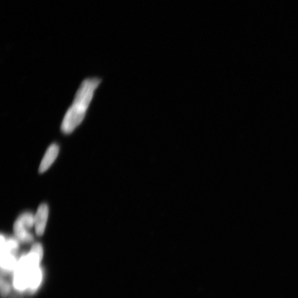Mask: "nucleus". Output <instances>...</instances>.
Returning a JSON list of instances; mask_svg holds the SVG:
<instances>
[{
	"mask_svg": "<svg viewBox=\"0 0 298 298\" xmlns=\"http://www.w3.org/2000/svg\"><path fill=\"white\" fill-rule=\"evenodd\" d=\"M49 217V207L47 204H42L34 215V228L36 234L41 236L46 230Z\"/></svg>",
	"mask_w": 298,
	"mask_h": 298,
	"instance_id": "20e7f679",
	"label": "nucleus"
},
{
	"mask_svg": "<svg viewBox=\"0 0 298 298\" xmlns=\"http://www.w3.org/2000/svg\"><path fill=\"white\" fill-rule=\"evenodd\" d=\"M15 254L16 252L1 247V267L4 273L14 271L16 268L18 260Z\"/></svg>",
	"mask_w": 298,
	"mask_h": 298,
	"instance_id": "39448f33",
	"label": "nucleus"
},
{
	"mask_svg": "<svg viewBox=\"0 0 298 298\" xmlns=\"http://www.w3.org/2000/svg\"><path fill=\"white\" fill-rule=\"evenodd\" d=\"M34 226V215L31 212H25L20 215L13 225L15 237L22 243H31L33 235L29 230Z\"/></svg>",
	"mask_w": 298,
	"mask_h": 298,
	"instance_id": "7ed1b4c3",
	"label": "nucleus"
},
{
	"mask_svg": "<svg viewBox=\"0 0 298 298\" xmlns=\"http://www.w3.org/2000/svg\"><path fill=\"white\" fill-rule=\"evenodd\" d=\"M59 152V147L56 144H52L48 148L40 164L39 171L43 173L48 170L56 161Z\"/></svg>",
	"mask_w": 298,
	"mask_h": 298,
	"instance_id": "423d86ee",
	"label": "nucleus"
},
{
	"mask_svg": "<svg viewBox=\"0 0 298 298\" xmlns=\"http://www.w3.org/2000/svg\"><path fill=\"white\" fill-rule=\"evenodd\" d=\"M43 256V248L36 243L31 250L24 253L18 261L13 274L14 289L19 292L28 290L34 293L38 290L43 280V271L40 263Z\"/></svg>",
	"mask_w": 298,
	"mask_h": 298,
	"instance_id": "f257e3e1",
	"label": "nucleus"
},
{
	"mask_svg": "<svg viewBox=\"0 0 298 298\" xmlns=\"http://www.w3.org/2000/svg\"><path fill=\"white\" fill-rule=\"evenodd\" d=\"M101 82V79L94 77L84 79L81 83L71 106L63 119L61 130L64 134L73 133L82 122L94 93Z\"/></svg>",
	"mask_w": 298,
	"mask_h": 298,
	"instance_id": "f03ea898",
	"label": "nucleus"
},
{
	"mask_svg": "<svg viewBox=\"0 0 298 298\" xmlns=\"http://www.w3.org/2000/svg\"><path fill=\"white\" fill-rule=\"evenodd\" d=\"M11 290L9 283L2 279L1 280V293L3 297L7 296Z\"/></svg>",
	"mask_w": 298,
	"mask_h": 298,
	"instance_id": "0eeeda50",
	"label": "nucleus"
}]
</instances>
